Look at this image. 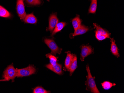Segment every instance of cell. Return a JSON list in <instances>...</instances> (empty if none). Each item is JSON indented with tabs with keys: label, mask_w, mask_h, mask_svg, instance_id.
Instances as JSON below:
<instances>
[{
	"label": "cell",
	"mask_w": 124,
	"mask_h": 93,
	"mask_svg": "<svg viewBox=\"0 0 124 93\" xmlns=\"http://www.w3.org/2000/svg\"><path fill=\"white\" fill-rule=\"evenodd\" d=\"M86 70L88 73L87 80L85 82V85L87 87L86 89L92 93H99L100 92L97 87L94 79L92 75L90 68L88 65L87 66Z\"/></svg>",
	"instance_id": "obj_1"
},
{
	"label": "cell",
	"mask_w": 124,
	"mask_h": 93,
	"mask_svg": "<svg viewBox=\"0 0 124 93\" xmlns=\"http://www.w3.org/2000/svg\"><path fill=\"white\" fill-rule=\"evenodd\" d=\"M17 76V69L14 67L13 64L9 65L3 72V77L5 80H14Z\"/></svg>",
	"instance_id": "obj_2"
},
{
	"label": "cell",
	"mask_w": 124,
	"mask_h": 93,
	"mask_svg": "<svg viewBox=\"0 0 124 93\" xmlns=\"http://www.w3.org/2000/svg\"><path fill=\"white\" fill-rule=\"evenodd\" d=\"M36 71V69L32 65H30L24 68L17 69V77L19 78L29 76L35 74Z\"/></svg>",
	"instance_id": "obj_3"
},
{
	"label": "cell",
	"mask_w": 124,
	"mask_h": 93,
	"mask_svg": "<svg viewBox=\"0 0 124 93\" xmlns=\"http://www.w3.org/2000/svg\"><path fill=\"white\" fill-rule=\"evenodd\" d=\"M44 42L51 50V54L55 55L57 53L60 54L61 53L62 49L58 47L54 40L49 39H45Z\"/></svg>",
	"instance_id": "obj_4"
},
{
	"label": "cell",
	"mask_w": 124,
	"mask_h": 93,
	"mask_svg": "<svg viewBox=\"0 0 124 93\" xmlns=\"http://www.w3.org/2000/svg\"><path fill=\"white\" fill-rule=\"evenodd\" d=\"M16 10L17 14L21 19L24 20L26 14L25 11V6L23 0H17Z\"/></svg>",
	"instance_id": "obj_5"
},
{
	"label": "cell",
	"mask_w": 124,
	"mask_h": 93,
	"mask_svg": "<svg viewBox=\"0 0 124 93\" xmlns=\"http://www.w3.org/2000/svg\"><path fill=\"white\" fill-rule=\"evenodd\" d=\"M58 21H59L56 14H51L49 17V26L47 30L52 32Z\"/></svg>",
	"instance_id": "obj_6"
},
{
	"label": "cell",
	"mask_w": 124,
	"mask_h": 93,
	"mask_svg": "<svg viewBox=\"0 0 124 93\" xmlns=\"http://www.w3.org/2000/svg\"><path fill=\"white\" fill-rule=\"evenodd\" d=\"M93 52V50L89 46L83 45L81 49V61H84V59L86 57L92 54Z\"/></svg>",
	"instance_id": "obj_7"
},
{
	"label": "cell",
	"mask_w": 124,
	"mask_h": 93,
	"mask_svg": "<svg viewBox=\"0 0 124 93\" xmlns=\"http://www.w3.org/2000/svg\"><path fill=\"white\" fill-rule=\"evenodd\" d=\"M46 67L58 75H61L62 74V65L60 64H58L57 63L54 65H52L51 64H47L46 66Z\"/></svg>",
	"instance_id": "obj_8"
},
{
	"label": "cell",
	"mask_w": 124,
	"mask_h": 93,
	"mask_svg": "<svg viewBox=\"0 0 124 93\" xmlns=\"http://www.w3.org/2000/svg\"><path fill=\"white\" fill-rule=\"evenodd\" d=\"M89 28L88 27H86L84 25H81L76 31H74V33L72 34V36L73 37L78 35H81L85 34L89 30Z\"/></svg>",
	"instance_id": "obj_9"
},
{
	"label": "cell",
	"mask_w": 124,
	"mask_h": 93,
	"mask_svg": "<svg viewBox=\"0 0 124 93\" xmlns=\"http://www.w3.org/2000/svg\"><path fill=\"white\" fill-rule=\"evenodd\" d=\"M24 21L26 23L34 24L37 23V19L33 14L32 13L26 16L24 19Z\"/></svg>",
	"instance_id": "obj_10"
},
{
	"label": "cell",
	"mask_w": 124,
	"mask_h": 93,
	"mask_svg": "<svg viewBox=\"0 0 124 93\" xmlns=\"http://www.w3.org/2000/svg\"><path fill=\"white\" fill-rule=\"evenodd\" d=\"M94 28L96 29V30L95 31V32L97 33V34H99L107 36L108 38L110 37V34L108 31H106V30L100 27L99 26L95 23H94Z\"/></svg>",
	"instance_id": "obj_11"
},
{
	"label": "cell",
	"mask_w": 124,
	"mask_h": 93,
	"mask_svg": "<svg viewBox=\"0 0 124 93\" xmlns=\"http://www.w3.org/2000/svg\"><path fill=\"white\" fill-rule=\"evenodd\" d=\"M77 68V60L76 56L74 55L73 57V60L71 64H70V66L68 69L70 73V75H71L74 71Z\"/></svg>",
	"instance_id": "obj_12"
},
{
	"label": "cell",
	"mask_w": 124,
	"mask_h": 93,
	"mask_svg": "<svg viewBox=\"0 0 124 93\" xmlns=\"http://www.w3.org/2000/svg\"><path fill=\"white\" fill-rule=\"evenodd\" d=\"M111 51L113 55L116 56L117 57H119V54L118 52V49L115 43V41L113 38L111 39Z\"/></svg>",
	"instance_id": "obj_13"
},
{
	"label": "cell",
	"mask_w": 124,
	"mask_h": 93,
	"mask_svg": "<svg viewBox=\"0 0 124 93\" xmlns=\"http://www.w3.org/2000/svg\"><path fill=\"white\" fill-rule=\"evenodd\" d=\"M74 55H73L70 52H68L67 57L65 61V66L67 69H69L70 64H71L73 60Z\"/></svg>",
	"instance_id": "obj_14"
},
{
	"label": "cell",
	"mask_w": 124,
	"mask_h": 93,
	"mask_svg": "<svg viewBox=\"0 0 124 93\" xmlns=\"http://www.w3.org/2000/svg\"><path fill=\"white\" fill-rule=\"evenodd\" d=\"M66 24L67 23H66L64 22H58L57 24V25L55 27L54 30H53L51 36H53L57 33L61 31L64 28Z\"/></svg>",
	"instance_id": "obj_15"
},
{
	"label": "cell",
	"mask_w": 124,
	"mask_h": 93,
	"mask_svg": "<svg viewBox=\"0 0 124 93\" xmlns=\"http://www.w3.org/2000/svg\"><path fill=\"white\" fill-rule=\"evenodd\" d=\"M72 26L74 29V31H76L81 25V21L79 16H77L72 20Z\"/></svg>",
	"instance_id": "obj_16"
},
{
	"label": "cell",
	"mask_w": 124,
	"mask_h": 93,
	"mask_svg": "<svg viewBox=\"0 0 124 93\" xmlns=\"http://www.w3.org/2000/svg\"><path fill=\"white\" fill-rule=\"evenodd\" d=\"M11 16V14L6 9L0 6V17L8 18Z\"/></svg>",
	"instance_id": "obj_17"
},
{
	"label": "cell",
	"mask_w": 124,
	"mask_h": 93,
	"mask_svg": "<svg viewBox=\"0 0 124 93\" xmlns=\"http://www.w3.org/2000/svg\"><path fill=\"white\" fill-rule=\"evenodd\" d=\"M97 7V0L92 2L88 12L90 14H95L96 11Z\"/></svg>",
	"instance_id": "obj_18"
},
{
	"label": "cell",
	"mask_w": 124,
	"mask_h": 93,
	"mask_svg": "<svg viewBox=\"0 0 124 93\" xmlns=\"http://www.w3.org/2000/svg\"><path fill=\"white\" fill-rule=\"evenodd\" d=\"M46 56L47 57L49 58L51 64L54 65L57 64V57H55L51 53H49L46 55Z\"/></svg>",
	"instance_id": "obj_19"
},
{
	"label": "cell",
	"mask_w": 124,
	"mask_h": 93,
	"mask_svg": "<svg viewBox=\"0 0 124 93\" xmlns=\"http://www.w3.org/2000/svg\"><path fill=\"white\" fill-rule=\"evenodd\" d=\"M103 88L105 90H108L111 88L112 87L115 86V84H113L108 81H105L101 84Z\"/></svg>",
	"instance_id": "obj_20"
},
{
	"label": "cell",
	"mask_w": 124,
	"mask_h": 93,
	"mask_svg": "<svg viewBox=\"0 0 124 93\" xmlns=\"http://www.w3.org/2000/svg\"><path fill=\"white\" fill-rule=\"evenodd\" d=\"M33 93H50V92L46 91L41 86H38L33 89Z\"/></svg>",
	"instance_id": "obj_21"
},
{
	"label": "cell",
	"mask_w": 124,
	"mask_h": 93,
	"mask_svg": "<svg viewBox=\"0 0 124 93\" xmlns=\"http://www.w3.org/2000/svg\"><path fill=\"white\" fill-rule=\"evenodd\" d=\"M25 1L28 4L33 6L39 5L41 3V0H25Z\"/></svg>",
	"instance_id": "obj_22"
},
{
	"label": "cell",
	"mask_w": 124,
	"mask_h": 93,
	"mask_svg": "<svg viewBox=\"0 0 124 93\" xmlns=\"http://www.w3.org/2000/svg\"><path fill=\"white\" fill-rule=\"evenodd\" d=\"M95 37L97 39V40L99 41H103L106 39V38H108V36H105V35H102L99 34H97V33L95 32Z\"/></svg>",
	"instance_id": "obj_23"
},
{
	"label": "cell",
	"mask_w": 124,
	"mask_h": 93,
	"mask_svg": "<svg viewBox=\"0 0 124 93\" xmlns=\"http://www.w3.org/2000/svg\"><path fill=\"white\" fill-rule=\"evenodd\" d=\"M0 81H5V79H3V80H0Z\"/></svg>",
	"instance_id": "obj_24"
},
{
	"label": "cell",
	"mask_w": 124,
	"mask_h": 93,
	"mask_svg": "<svg viewBox=\"0 0 124 93\" xmlns=\"http://www.w3.org/2000/svg\"><path fill=\"white\" fill-rule=\"evenodd\" d=\"M96 0H92V2H93V1H95Z\"/></svg>",
	"instance_id": "obj_25"
},
{
	"label": "cell",
	"mask_w": 124,
	"mask_h": 93,
	"mask_svg": "<svg viewBox=\"0 0 124 93\" xmlns=\"http://www.w3.org/2000/svg\"><path fill=\"white\" fill-rule=\"evenodd\" d=\"M47 0L48 1H49L50 0Z\"/></svg>",
	"instance_id": "obj_26"
}]
</instances>
